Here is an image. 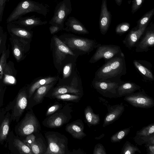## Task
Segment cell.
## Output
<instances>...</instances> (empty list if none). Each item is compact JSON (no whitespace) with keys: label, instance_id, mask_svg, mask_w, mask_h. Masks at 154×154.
I'll list each match as a JSON object with an SVG mask.
<instances>
[{"label":"cell","instance_id":"obj_13","mask_svg":"<svg viewBox=\"0 0 154 154\" xmlns=\"http://www.w3.org/2000/svg\"><path fill=\"white\" fill-rule=\"evenodd\" d=\"M154 46V30H147L143 33L136 44L137 52H147Z\"/></svg>","mask_w":154,"mask_h":154},{"label":"cell","instance_id":"obj_41","mask_svg":"<svg viewBox=\"0 0 154 154\" xmlns=\"http://www.w3.org/2000/svg\"><path fill=\"white\" fill-rule=\"evenodd\" d=\"M144 0H133L131 7V12L134 14L141 7Z\"/></svg>","mask_w":154,"mask_h":154},{"label":"cell","instance_id":"obj_29","mask_svg":"<svg viewBox=\"0 0 154 154\" xmlns=\"http://www.w3.org/2000/svg\"><path fill=\"white\" fill-rule=\"evenodd\" d=\"M3 82L6 84H15L17 82L13 70L9 64L6 63L3 71Z\"/></svg>","mask_w":154,"mask_h":154},{"label":"cell","instance_id":"obj_48","mask_svg":"<svg viewBox=\"0 0 154 154\" xmlns=\"http://www.w3.org/2000/svg\"><path fill=\"white\" fill-rule=\"evenodd\" d=\"M0 43H1V39H0Z\"/></svg>","mask_w":154,"mask_h":154},{"label":"cell","instance_id":"obj_37","mask_svg":"<svg viewBox=\"0 0 154 154\" xmlns=\"http://www.w3.org/2000/svg\"><path fill=\"white\" fill-rule=\"evenodd\" d=\"M130 27V24L128 22H123L118 25L115 29L117 34L121 35L127 32Z\"/></svg>","mask_w":154,"mask_h":154},{"label":"cell","instance_id":"obj_45","mask_svg":"<svg viewBox=\"0 0 154 154\" xmlns=\"http://www.w3.org/2000/svg\"><path fill=\"white\" fill-rule=\"evenodd\" d=\"M145 146L146 148L147 154H154V145L146 144Z\"/></svg>","mask_w":154,"mask_h":154},{"label":"cell","instance_id":"obj_43","mask_svg":"<svg viewBox=\"0 0 154 154\" xmlns=\"http://www.w3.org/2000/svg\"><path fill=\"white\" fill-rule=\"evenodd\" d=\"M59 105H55L50 107L46 113V116L51 115L56 111L59 108Z\"/></svg>","mask_w":154,"mask_h":154},{"label":"cell","instance_id":"obj_4","mask_svg":"<svg viewBox=\"0 0 154 154\" xmlns=\"http://www.w3.org/2000/svg\"><path fill=\"white\" fill-rule=\"evenodd\" d=\"M31 12H36L46 16L47 7L43 4L31 0H24L20 3L7 19V23L16 20L23 15Z\"/></svg>","mask_w":154,"mask_h":154},{"label":"cell","instance_id":"obj_36","mask_svg":"<svg viewBox=\"0 0 154 154\" xmlns=\"http://www.w3.org/2000/svg\"><path fill=\"white\" fill-rule=\"evenodd\" d=\"M29 147L33 153L35 154H42L44 152L42 144L37 140H35Z\"/></svg>","mask_w":154,"mask_h":154},{"label":"cell","instance_id":"obj_26","mask_svg":"<svg viewBox=\"0 0 154 154\" xmlns=\"http://www.w3.org/2000/svg\"><path fill=\"white\" fill-rule=\"evenodd\" d=\"M84 113L86 120L89 126L96 125L100 123V119L99 114H95L90 106L86 107Z\"/></svg>","mask_w":154,"mask_h":154},{"label":"cell","instance_id":"obj_44","mask_svg":"<svg viewBox=\"0 0 154 154\" xmlns=\"http://www.w3.org/2000/svg\"><path fill=\"white\" fill-rule=\"evenodd\" d=\"M49 29L50 33L51 35H53L56 33H57L62 29L59 26L56 25L51 26L49 27Z\"/></svg>","mask_w":154,"mask_h":154},{"label":"cell","instance_id":"obj_2","mask_svg":"<svg viewBox=\"0 0 154 154\" xmlns=\"http://www.w3.org/2000/svg\"><path fill=\"white\" fill-rule=\"evenodd\" d=\"M50 45L54 65L59 73L61 72L65 64L71 61H76L79 56L56 35L51 38Z\"/></svg>","mask_w":154,"mask_h":154},{"label":"cell","instance_id":"obj_19","mask_svg":"<svg viewBox=\"0 0 154 154\" xmlns=\"http://www.w3.org/2000/svg\"><path fill=\"white\" fill-rule=\"evenodd\" d=\"M75 61L67 63L63 66L61 72L62 78L58 79L59 84H63L70 82L78 71Z\"/></svg>","mask_w":154,"mask_h":154},{"label":"cell","instance_id":"obj_7","mask_svg":"<svg viewBox=\"0 0 154 154\" xmlns=\"http://www.w3.org/2000/svg\"><path fill=\"white\" fill-rule=\"evenodd\" d=\"M124 100L137 108L149 109L154 106V100L148 95L143 89L125 96Z\"/></svg>","mask_w":154,"mask_h":154},{"label":"cell","instance_id":"obj_35","mask_svg":"<svg viewBox=\"0 0 154 154\" xmlns=\"http://www.w3.org/2000/svg\"><path fill=\"white\" fill-rule=\"evenodd\" d=\"M9 128V120L5 119L0 126V140H4L6 138Z\"/></svg>","mask_w":154,"mask_h":154},{"label":"cell","instance_id":"obj_25","mask_svg":"<svg viewBox=\"0 0 154 154\" xmlns=\"http://www.w3.org/2000/svg\"><path fill=\"white\" fill-rule=\"evenodd\" d=\"M27 103V95L25 91L20 92L17 98L15 106V113L16 116L22 114L26 108Z\"/></svg>","mask_w":154,"mask_h":154},{"label":"cell","instance_id":"obj_6","mask_svg":"<svg viewBox=\"0 0 154 154\" xmlns=\"http://www.w3.org/2000/svg\"><path fill=\"white\" fill-rule=\"evenodd\" d=\"M72 11L71 0H63L56 5L54 15L49 23L51 25L57 26L63 30L64 23Z\"/></svg>","mask_w":154,"mask_h":154},{"label":"cell","instance_id":"obj_40","mask_svg":"<svg viewBox=\"0 0 154 154\" xmlns=\"http://www.w3.org/2000/svg\"><path fill=\"white\" fill-rule=\"evenodd\" d=\"M106 149L103 145L99 143L95 146L93 154H106Z\"/></svg>","mask_w":154,"mask_h":154},{"label":"cell","instance_id":"obj_47","mask_svg":"<svg viewBox=\"0 0 154 154\" xmlns=\"http://www.w3.org/2000/svg\"><path fill=\"white\" fill-rule=\"evenodd\" d=\"M5 2L4 0H0V7L3 6Z\"/></svg>","mask_w":154,"mask_h":154},{"label":"cell","instance_id":"obj_28","mask_svg":"<svg viewBox=\"0 0 154 154\" xmlns=\"http://www.w3.org/2000/svg\"><path fill=\"white\" fill-rule=\"evenodd\" d=\"M56 81L38 88L34 95L33 99L37 102H39L45 95L56 84Z\"/></svg>","mask_w":154,"mask_h":154},{"label":"cell","instance_id":"obj_31","mask_svg":"<svg viewBox=\"0 0 154 154\" xmlns=\"http://www.w3.org/2000/svg\"><path fill=\"white\" fill-rule=\"evenodd\" d=\"M154 14V9H152L146 13L138 21L137 25L135 29H140L144 26L147 25Z\"/></svg>","mask_w":154,"mask_h":154},{"label":"cell","instance_id":"obj_1","mask_svg":"<svg viewBox=\"0 0 154 154\" xmlns=\"http://www.w3.org/2000/svg\"><path fill=\"white\" fill-rule=\"evenodd\" d=\"M126 73L125 57L122 52L120 55L105 62L96 71L93 79L120 82L122 81L121 77Z\"/></svg>","mask_w":154,"mask_h":154},{"label":"cell","instance_id":"obj_33","mask_svg":"<svg viewBox=\"0 0 154 154\" xmlns=\"http://www.w3.org/2000/svg\"><path fill=\"white\" fill-rule=\"evenodd\" d=\"M137 152L141 153L140 150L137 146L127 141L123 146L121 154H134Z\"/></svg>","mask_w":154,"mask_h":154},{"label":"cell","instance_id":"obj_3","mask_svg":"<svg viewBox=\"0 0 154 154\" xmlns=\"http://www.w3.org/2000/svg\"><path fill=\"white\" fill-rule=\"evenodd\" d=\"M59 38L75 54L79 56L89 53L97 48L98 43L94 40L70 33L60 35Z\"/></svg>","mask_w":154,"mask_h":154},{"label":"cell","instance_id":"obj_12","mask_svg":"<svg viewBox=\"0 0 154 154\" xmlns=\"http://www.w3.org/2000/svg\"><path fill=\"white\" fill-rule=\"evenodd\" d=\"M38 127L36 118L31 114H27L22 121L18 130L22 135L26 136L35 131Z\"/></svg>","mask_w":154,"mask_h":154},{"label":"cell","instance_id":"obj_5","mask_svg":"<svg viewBox=\"0 0 154 154\" xmlns=\"http://www.w3.org/2000/svg\"><path fill=\"white\" fill-rule=\"evenodd\" d=\"M96 48L95 53L89 61V63H94L102 59L106 62L122 52L120 47L115 45L98 44Z\"/></svg>","mask_w":154,"mask_h":154},{"label":"cell","instance_id":"obj_30","mask_svg":"<svg viewBox=\"0 0 154 154\" xmlns=\"http://www.w3.org/2000/svg\"><path fill=\"white\" fill-rule=\"evenodd\" d=\"M10 32L13 35L25 39L30 40L32 36L33 32L25 28L13 27Z\"/></svg>","mask_w":154,"mask_h":154},{"label":"cell","instance_id":"obj_17","mask_svg":"<svg viewBox=\"0 0 154 154\" xmlns=\"http://www.w3.org/2000/svg\"><path fill=\"white\" fill-rule=\"evenodd\" d=\"M111 21V15L108 10L106 0H102L99 19V28L100 32L105 35L108 31Z\"/></svg>","mask_w":154,"mask_h":154},{"label":"cell","instance_id":"obj_8","mask_svg":"<svg viewBox=\"0 0 154 154\" xmlns=\"http://www.w3.org/2000/svg\"><path fill=\"white\" fill-rule=\"evenodd\" d=\"M120 82L93 80L91 84L94 88L103 97L109 98L118 97L117 90Z\"/></svg>","mask_w":154,"mask_h":154},{"label":"cell","instance_id":"obj_11","mask_svg":"<svg viewBox=\"0 0 154 154\" xmlns=\"http://www.w3.org/2000/svg\"><path fill=\"white\" fill-rule=\"evenodd\" d=\"M48 146L45 154H64L65 153V142L63 139L55 134L46 135Z\"/></svg>","mask_w":154,"mask_h":154},{"label":"cell","instance_id":"obj_15","mask_svg":"<svg viewBox=\"0 0 154 154\" xmlns=\"http://www.w3.org/2000/svg\"><path fill=\"white\" fill-rule=\"evenodd\" d=\"M29 42L21 38H11L12 52L17 61H20L24 58L25 53L28 51Z\"/></svg>","mask_w":154,"mask_h":154},{"label":"cell","instance_id":"obj_16","mask_svg":"<svg viewBox=\"0 0 154 154\" xmlns=\"http://www.w3.org/2000/svg\"><path fill=\"white\" fill-rule=\"evenodd\" d=\"M133 63L137 71L143 79L149 81H153L154 76L151 63L146 60H134Z\"/></svg>","mask_w":154,"mask_h":154},{"label":"cell","instance_id":"obj_21","mask_svg":"<svg viewBox=\"0 0 154 154\" xmlns=\"http://www.w3.org/2000/svg\"><path fill=\"white\" fill-rule=\"evenodd\" d=\"M15 23L29 30L32 28L47 24V21H42L39 17H36L35 15L20 18L15 22Z\"/></svg>","mask_w":154,"mask_h":154},{"label":"cell","instance_id":"obj_14","mask_svg":"<svg viewBox=\"0 0 154 154\" xmlns=\"http://www.w3.org/2000/svg\"><path fill=\"white\" fill-rule=\"evenodd\" d=\"M125 109L123 103L109 106L107 108L108 112L103 120V127H105L117 120L123 113Z\"/></svg>","mask_w":154,"mask_h":154},{"label":"cell","instance_id":"obj_24","mask_svg":"<svg viewBox=\"0 0 154 154\" xmlns=\"http://www.w3.org/2000/svg\"><path fill=\"white\" fill-rule=\"evenodd\" d=\"M84 125L82 123H74L67 125L66 130L73 137L81 139L86 136V134L84 132Z\"/></svg>","mask_w":154,"mask_h":154},{"label":"cell","instance_id":"obj_20","mask_svg":"<svg viewBox=\"0 0 154 154\" xmlns=\"http://www.w3.org/2000/svg\"><path fill=\"white\" fill-rule=\"evenodd\" d=\"M147 26L140 29H132L130 31L122 41L125 46L130 49L134 47L143 33Z\"/></svg>","mask_w":154,"mask_h":154},{"label":"cell","instance_id":"obj_38","mask_svg":"<svg viewBox=\"0 0 154 154\" xmlns=\"http://www.w3.org/2000/svg\"><path fill=\"white\" fill-rule=\"evenodd\" d=\"M54 97L59 99L66 101H75L80 98V96L77 95L66 94H58Z\"/></svg>","mask_w":154,"mask_h":154},{"label":"cell","instance_id":"obj_39","mask_svg":"<svg viewBox=\"0 0 154 154\" xmlns=\"http://www.w3.org/2000/svg\"><path fill=\"white\" fill-rule=\"evenodd\" d=\"M6 63V54L4 51L1 56L0 60V79L3 76V71Z\"/></svg>","mask_w":154,"mask_h":154},{"label":"cell","instance_id":"obj_49","mask_svg":"<svg viewBox=\"0 0 154 154\" xmlns=\"http://www.w3.org/2000/svg\"><path fill=\"white\" fill-rule=\"evenodd\" d=\"M4 0L6 1V0Z\"/></svg>","mask_w":154,"mask_h":154},{"label":"cell","instance_id":"obj_23","mask_svg":"<svg viewBox=\"0 0 154 154\" xmlns=\"http://www.w3.org/2000/svg\"><path fill=\"white\" fill-rule=\"evenodd\" d=\"M59 76L41 77L37 79L30 86L29 90V98H30L35 91L38 88L43 85L58 81Z\"/></svg>","mask_w":154,"mask_h":154},{"label":"cell","instance_id":"obj_18","mask_svg":"<svg viewBox=\"0 0 154 154\" xmlns=\"http://www.w3.org/2000/svg\"><path fill=\"white\" fill-rule=\"evenodd\" d=\"M66 27L63 30L79 34H86L89 31L83 24L74 17H69L65 22Z\"/></svg>","mask_w":154,"mask_h":154},{"label":"cell","instance_id":"obj_34","mask_svg":"<svg viewBox=\"0 0 154 154\" xmlns=\"http://www.w3.org/2000/svg\"><path fill=\"white\" fill-rule=\"evenodd\" d=\"M14 143L20 153L33 154L30 148L19 139H15Z\"/></svg>","mask_w":154,"mask_h":154},{"label":"cell","instance_id":"obj_22","mask_svg":"<svg viewBox=\"0 0 154 154\" xmlns=\"http://www.w3.org/2000/svg\"><path fill=\"white\" fill-rule=\"evenodd\" d=\"M141 87L136 83L131 82H123L117 90L118 97L125 96L139 90Z\"/></svg>","mask_w":154,"mask_h":154},{"label":"cell","instance_id":"obj_42","mask_svg":"<svg viewBox=\"0 0 154 154\" xmlns=\"http://www.w3.org/2000/svg\"><path fill=\"white\" fill-rule=\"evenodd\" d=\"M35 137L33 134H30L28 135L24 140L25 144L29 147L35 140Z\"/></svg>","mask_w":154,"mask_h":154},{"label":"cell","instance_id":"obj_46","mask_svg":"<svg viewBox=\"0 0 154 154\" xmlns=\"http://www.w3.org/2000/svg\"><path fill=\"white\" fill-rule=\"evenodd\" d=\"M116 4L119 5L120 6L122 3V0H115Z\"/></svg>","mask_w":154,"mask_h":154},{"label":"cell","instance_id":"obj_10","mask_svg":"<svg viewBox=\"0 0 154 154\" xmlns=\"http://www.w3.org/2000/svg\"><path fill=\"white\" fill-rule=\"evenodd\" d=\"M134 140L140 146L146 144L154 145V123H151L137 131Z\"/></svg>","mask_w":154,"mask_h":154},{"label":"cell","instance_id":"obj_32","mask_svg":"<svg viewBox=\"0 0 154 154\" xmlns=\"http://www.w3.org/2000/svg\"><path fill=\"white\" fill-rule=\"evenodd\" d=\"M130 131V127L119 131L111 137V141L113 143L120 142L129 134Z\"/></svg>","mask_w":154,"mask_h":154},{"label":"cell","instance_id":"obj_27","mask_svg":"<svg viewBox=\"0 0 154 154\" xmlns=\"http://www.w3.org/2000/svg\"><path fill=\"white\" fill-rule=\"evenodd\" d=\"M66 121V117L63 113H57L50 116L48 119L47 124L50 128H56L62 125Z\"/></svg>","mask_w":154,"mask_h":154},{"label":"cell","instance_id":"obj_9","mask_svg":"<svg viewBox=\"0 0 154 154\" xmlns=\"http://www.w3.org/2000/svg\"><path fill=\"white\" fill-rule=\"evenodd\" d=\"M81 83V78L78 71L70 82L55 87L52 91V95L54 97L58 94L67 93L81 94V91L78 87Z\"/></svg>","mask_w":154,"mask_h":154}]
</instances>
